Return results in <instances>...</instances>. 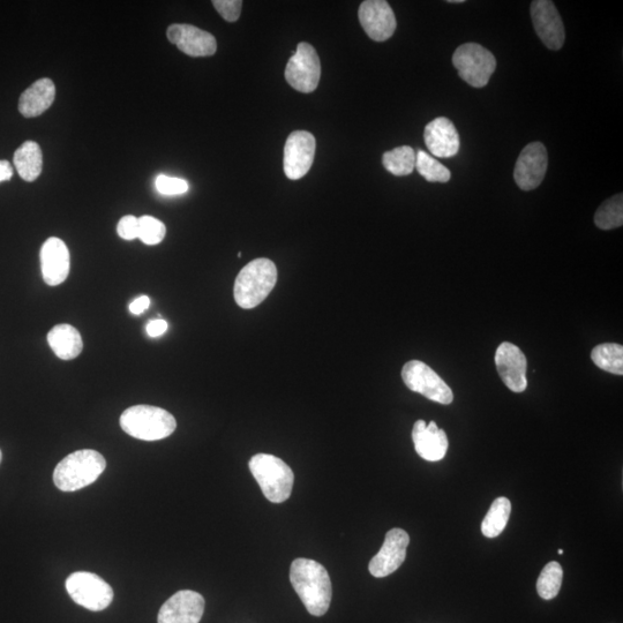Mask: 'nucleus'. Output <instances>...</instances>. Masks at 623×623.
I'll return each instance as SVG.
<instances>
[{
	"mask_svg": "<svg viewBox=\"0 0 623 623\" xmlns=\"http://www.w3.org/2000/svg\"><path fill=\"white\" fill-rule=\"evenodd\" d=\"M290 581L297 595L314 617H322L332 603L333 590L327 569L310 559H296L290 569Z\"/></svg>",
	"mask_w": 623,
	"mask_h": 623,
	"instance_id": "obj_1",
	"label": "nucleus"
},
{
	"mask_svg": "<svg viewBox=\"0 0 623 623\" xmlns=\"http://www.w3.org/2000/svg\"><path fill=\"white\" fill-rule=\"evenodd\" d=\"M105 468L107 461L96 450H77L58 463L54 472V482L60 491H79L95 483Z\"/></svg>",
	"mask_w": 623,
	"mask_h": 623,
	"instance_id": "obj_2",
	"label": "nucleus"
},
{
	"mask_svg": "<svg viewBox=\"0 0 623 623\" xmlns=\"http://www.w3.org/2000/svg\"><path fill=\"white\" fill-rule=\"evenodd\" d=\"M277 282V268L272 260L255 259L237 276L234 295L238 306L251 310L259 306L273 291Z\"/></svg>",
	"mask_w": 623,
	"mask_h": 623,
	"instance_id": "obj_3",
	"label": "nucleus"
},
{
	"mask_svg": "<svg viewBox=\"0 0 623 623\" xmlns=\"http://www.w3.org/2000/svg\"><path fill=\"white\" fill-rule=\"evenodd\" d=\"M120 426L135 439L157 441L170 437L177 429V422L167 410L153 405H134L120 416Z\"/></svg>",
	"mask_w": 623,
	"mask_h": 623,
	"instance_id": "obj_4",
	"label": "nucleus"
},
{
	"mask_svg": "<svg viewBox=\"0 0 623 623\" xmlns=\"http://www.w3.org/2000/svg\"><path fill=\"white\" fill-rule=\"evenodd\" d=\"M250 470L270 502L282 504L290 498L295 483L294 471L279 457L255 455L250 461Z\"/></svg>",
	"mask_w": 623,
	"mask_h": 623,
	"instance_id": "obj_5",
	"label": "nucleus"
},
{
	"mask_svg": "<svg viewBox=\"0 0 623 623\" xmlns=\"http://www.w3.org/2000/svg\"><path fill=\"white\" fill-rule=\"evenodd\" d=\"M453 64L460 77L472 87L483 88L497 69V59L492 52L477 43H465L457 48Z\"/></svg>",
	"mask_w": 623,
	"mask_h": 623,
	"instance_id": "obj_6",
	"label": "nucleus"
},
{
	"mask_svg": "<svg viewBox=\"0 0 623 623\" xmlns=\"http://www.w3.org/2000/svg\"><path fill=\"white\" fill-rule=\"evenodd\" d=\"M66 590L75 603L89 611H103L114 600V590L100 576L93 573L72 574L66 581Z\"/></svg>",
	"mask_w": 623,
	"mask_h": 623,
	"instance_id": "obj_7",
	"label": "nucleus"
},
{
	"mask_svg": "<svg viewBox=\"0 0 623 623\" xmlns=\"http://www.w3.org/2000/svg\"><path fill=\"white\" fill-rule=\"evenodd\" d=\"M402 379L405 386L433 402L448 405L453 403V390L429 365L420 360H410L403 366Z\"/></svg>",
	"mask_w": 623,
	"mask_h": 623,
	"instance_id": "obj_8",
	"label": "nucleus"
},
{
	"mask_svg": "<svg viewBox=\"0 0 623 623\" xmlns=\"http://www.w3.org/2000/svg\"><path fill=\"white\" fill-rule=\"evenodd\" d=\"M321 78V63L318 52L309 43H299L285 69L288 84L300 93L309 94L318 88Z\"/></svg>",
	"mask_w": 623,
	"mask_h": 623,
	"instance_id": "obj_9",
	"label": "nucleus"
},
{
	"mask_svg": "<svg viewBox=\"0 0 623 623\" xmlns=\"http://www.w3.org/2000/svg\"><path fill=\"white\" fill-rule=\"evenodd\" d=\"M315 149L317 142L313 134L306 131L292 132L284 147L285 176L291 180L303 178L312 167Z\"/></svg>",
	"mask_w": 623,
	"mask_h": 623,
	"instance_id": "obj_10",
	"label": "nucleus"
},
{
	"mask_svg": "<svg viewBox=\"0 0 623 623\" xmlns=\"http://www.w3.org/2000/svg\"><path fill=\"white\" fill-rule=\"evenodd\" d=\"M549 165V155L542 142H531L517 159L514 179L523 191L536 190L543 183Z\"/></svg>",
	"mask_w": 623,
	"mask_h": 623,
	"instance_id": "obj_11",
	"label": "nucleus"
},
{
	"mask_svg": "<svg viewBox=\"0 0 623 623\" xmlns=\"http://www.w3.org/2000/svg\"><path fill=\"white\" fill-rule=\"evenodd\" d=\"M530 11L536 33L546 47L554 51L564 47L565 26L554 3L550 0H535Z\"/></svg>",
	"mask_w": 623,
	"mask_h": 623,
	"instance_id": "obj_12",
	"label": "nucleus"
},
{
	"mask_svg": "<svg viewBox=\"0 0 623 623\" xmlns=\"http://www.w3.org/2000/svg\"><path fill=\"white\" fill-rule=\"evenodd\" d=\"M360 25L375 42H385L395 33L394 11L385 0H365L359 7Z\"/></svg>",
	"mask_w": 623,
	"mask_h": 623,
	"instance_id": "obj_13",
	"label": "nucleus"
},
{
	"mask_svg": "<svg viewBox=\"0 0 623 623\" xmlns=\"http://www.w3.org/2000/svg\"><path fill=\"white\" fill-rule=\"evenodd\" d=\"M495 365L502 381L514 393H523L528 387L527 357L513 343L504 342L499 345L495 354Z\"/></svg>",
	"mask_w": 623,
	"mask_h": 623,
	"instance_id": "obj_14",
	"label": "nucleus"
},
{
	"mask_svg": "<svg viewBox=\"0 0 623 623\" xmlns=\"http://www.w3.org/2000/svg\"><path fill=\"white\" fill-rule=\"evenodd\" d=\"M409 543L410 537L407 531L402 529L388 531L384 545L370 562L371 575L382 579L396 572L407 558Z\"/></svg>",
	"mask_w": 623,
	"mask_h": 623,
	"instance_id": "obj_15",
	"label": "nucleus"
},
{
	"mask_svg": "<svg viewBox=\"0 0 623 623\" xmlns=\"http://www.w3.org/2000/svg\"><path fill=\"white\" fill-rule=\"evenodd\" d=\"M205 612V599L192 590L178 591L164 603L159 623H199Z\"/></svg>",
	"mask_w": 623,
	"mask_h": 623,
	"instance_id": "obj_16",
	"label": "nucleus"
},
{
	"mask_svg": "<svg viewBox=\"0 0 623 623\" xmlns=\"http://www.w3.org/2000/svg\"><path fill=\"white\" fill-rule=\"evenodd\" d=\"M167 36L187 56L209 57L215 55L217 50V42L212 34L191 25H171Z\"/></svg>",
	"mask_w": 623,
	"mask_h": 623,
	"instance_id": "obj_17",
	"label": "nucleus"
},
{
	"mask_svg": "<svg viewBox=\"0 0 623 623\" xmlns=\"http://www.w3.org/2000/svg\"><path fill=\"white\" fill-rule=\"evenodd\" d=\"M41 270L45 283L57 287L69 277L71 270L70 251L62 239L51 237L41 249Z\"/></svg>",
	"mask_w": 623,
	"mask_h": 623,
	"instance_id": "obj_18",
	"label": "nucleus"
},
{
	"mask_svg": "<svg viewBox=\"0 0 623 623\" xmlns=\"http://www.w3.org/2000/svg\"><path fill=\"white\" fill-rule=\"evenodd\" d=\"M424 140L432 155L441 159H450L460 150V135L452 120L439 117L427 124Z\"/></svg>",
	"mask_w": 623,
	"mask_h": 623,
	"instance_id": "obj_19",
	"label": "nucleus"
},
{
	"mask_svg": "<svg viewBox=\"0 0 623 623\" xmlns=\"http://www.w3.org/2000/svg\"><path fill=\"white\" fill-rule=\"evenodd\" d=\"M412 440L417 454L425 461L438 462L445 459L449 447L447 434L434 422L427 425L424 420H418L412 430Z\"/></svg>",
	"mask_w": 623,
	"mask_h": 623,
	"instance_id": "obj_20",
	"label": "nucleus"
},
{
	"mask_svg": "<svg viewBox=\"0 0 623 623\" xmlns=\"http://www.w3.org/2000/svg\"><path fill=\"white\" fill-rule=\"evenodd\" d=\"M55 97L54 81L48 78L37 80L20 96V114L26 118L39 117L51 107Z\"/></svg>",
	"mask_w": 623,
	"mask_h": 623,
	"instance_id": "obj_21",
	"label": "nucleus"
},
{
	"mask_svg": "<svg viewBox=\"0 0 623 623\" xmlns=\"http://www.w3.org/2000/svg\"><path fill=\"white\" fill-rule=\"evenodd\" d=\"M48 343L55 355L63 360H72L79 357L84 349L78 329L71 325H58L48 334Z\"/></svg>",
	"mask_w": 623,
	"mask_h": 623,
	"instance_id": "obj_22",
	"label": "nucleus"
},
{
	"mask_svg": "<svg viewBox=\"0 0 623 623\" xmlns=\"http://www.w3.org/2000/svg\"><path fill=\"white\" fill-rule=\"evenodd\" d=\"M13 163L19 176L28 183L35 182L42 174L43 154L39 144L35 141H26L13 156Z\"/></svg>",
	"mask_w": 623,
	"mask_h": 623,
	"instance_id": "obj_23",
	"label": "nucleus"
},
{
	"mask_svg": "<svg viewBox=\"0 0 623 623\" xmlns=\"http://www.w3.org/2000/svg\"><path fill=\"white\" fill-rule=\"evenodd\" d=\"M510 513H512V504L507 498L501 497L494 500L482 523L483 535L487 538L500 536L506 529Z\"/></svg>",
	"mask_w": 623,
	"mask_h": 623,
	"instance_id": "obj_24",
	"label": "nucleus"
},
{
	"mask_svg": "<svg viewBox=\"0 0 623 623\" xmlns=\"http://www.w3.org/2000/svg\"><path fill=\"white\" fill-rule=\"evenodd\" d=\"M382 164L394 176H408L416 169V152L410 146L397 147L382 156Z\"/></svg>",
	"mask_w": 623,
	"mask_h": 623,
	"instance_id": "obj_25",
	"label": "nucleus"
},
{
	"mask_svg": "<svg viewBox=\"0 0 623 623\" xmlns=\"http://www.w3.org/2000/svg\"><path fill=\"white\" fill-rule=\"evenodd\" d=\"M591 359L600 370L615 375L623 374V347L620 344L597 345L591 352Z\"/></svg>",
	"mask_w": 623,
	"mask_h": 623,
	"instance_id": "obj_26",
	"label": "nucleus"
},
{
	"mask_svg": "<svg viewBox=\"0 0 623 623\" xmlns=\"http://www.w3.org/2000/svg\"><path fill=\"white\" fill-rule=\"evenodd\" d=\"M595 223L599 229L612 230L623 224V195H614L600 206L595 214Z\"/></svg>",
	"mask_w": 623,
	"mask_h": 623,
	"instance_id": "obj_27",
	"label": "nucleus"
},
{
	"mask_svg": "<svg viewBox=\"0 0 623 623\" xmlns=\"http://www.w3.org/2000/svg\"><path fill=\"white\" fill-rule=\"evenodd\" d=\"M562 580H564V570L559 562H549L543 572L540 573L537 582V591L540 598L545 600L554 599L559 595Z\"/></svg>",
	"mask_w": 623,
	"mask_h": 623,
	"instance_id": "obj_28",
	"label": "nucleus"
},
{
	"mask_svg": "<svg viewBox=\"0 0 623 623\" xmlns=\"http://www.w3.org/2000/svg\"><path fill=\"white\" fill-rule=\"evenodd\" d=\"M416 169L430 183H448L452 174L444 164L433 156L419 150L416 154Z\"/></svg>",
	"mask_w": 623,
	"mask_h": 623,
	"instance_id": "obj_29",
	"label": "nucleus"
},
{
	"mask_svg": "<svg viewBox=\"0 0 623 623\" xmlns=\"http://www.w3.org/2000/svg\"><path fill=\"white\" fill-rule=\"evenodd\" d=\"M167 228L153 216H142L139 219L138 238L146 245H157L163 242Z\"/></svg>",
	"mask_w": 623,
	"mask_h": 623,
	"instance_id": "obj_30",
	"label": "nucleus"
},
{
	"mask_svg": "<svg viewBox=\"0 0 623 623\" xmlns=\"http://www.w3.org/2000/svg\"><path fill=\"white\" fill-rule=\"evenodd\" d=\"M155 185L157 191L164 195L184 194L190 187L184 179L164 175L157 177Z\"/></svg>",
	"mask_w": 623,
	"mask_h": 623,
	"instance_id": "obj_31",
	"label": "nucleus"
},
{
	"mask_svg": "<svg viewBox=\"0 0 623 623\" xmlns=\"http://www.w3.org/2000/svg\"><path fill=\"white\" fill-rule=\"evenodd\" d=\"M213 5L221 17L228 22H236L242 13V0H214Z\"/></svg>",
	"mask_w": 623,
	"mask_h": 623,
	"instance_id": "obj_32",
	"label": "nucleus"
},
{
	"mask_svg": "<svg viewBox=\"0 0 623 623\" xmlns=\"http://www.w3.org/2000/svg\"><path fill=\"white\" fill-rule=\"evenodd\" d=\"M117 232L120 238L133 240L138 238L139 219L133 215L122 217L117 225Z\"/></svg>",
	"mask_w": 623,
	"mask_h": 623,
	"instance_id": "obj_33",
	"label": "nucleus"
},
{
	"mask_svg": "<svg viewBox=\"0 0 623 623\" xmlns=\"http://www.w3.org/2000/svg\"><path fill=\"white\" fill-rule=\"evenodd\" d=\"M168 322L163 319L150 320L146 330L150 337H160L168 330Z\"/></svg>",
	"mask_w": 623,
	"mask_h": 623,
	"instance_id": "obj_34",
	"label": "nucleus"
},
{
	"mask_svg": "<svg viewBox=\"0 0 623 623\" xmlns=\"http://www.w3.org/2000/svg\"><path fill=\"white\" fill-rule=\"evenodd\" d=\"M150 306V299L148 296H140L137 299H134L130 304V312L134 315H140L148 310Z\"/></svg>",
	"mask_w": 623,
	"mask_h": 623,
	"instance_id": "obj_35",
	"label": "nucleus"
},
{
	"mask_svg": "<svg viewBox=\"0 0 623 623\" xmlns=\"http://www.w3.org/2000/svg\"><path fill=\"white\" fill-rule=\"evenodd\" d=\"M13 177V168L9 161H0V183L9 182Z\"/></svg>",
	"mask_w": 623,
	"mask_h": 623,
	"instance_id": "obj_36",
	"label": "nucleus"
},
{
	"mask_svg": "<svg viewBox=\"0 0 623 623\" xmlns=\"http://www.w3.org/2000/svg\"><path fill=\"white\" fill-rule=\"evenodd\" d=\"M449 3H452V4H462L464 2H463V0H450Z\"/></svg>",
	"mask_w": 623,
	"mask_h": 623,
	"instance_id": "obj_37",
	"label": "nucleus"
},
{
	"mask_svg": "<svg viewBox=\"0 0 623 623\" xmlns=\"http://www.w3.org/2000/svg\"><path fill=\"white\" fill-rule=\"evenodd\" d=\"M2 461H3V453H2V450H0V463H2Z\"/></svg>",
	"mask_w": 623,
	"mask_h": 623,
	"instance_id": "obj_38",
	"label": "nucleus"
},
{
	"mask_svg": "<svg viewBox=\"0 0 623 623\" xmlns=\"http://www.w3.org/2000/svg\"><path fill=\"white\" fill-rule=\"evenodd\" d=\"M559 554H560V555H561V554H564V551H562V550H559Z\"/></svg>",
	"mask_w": 623,
	"mask_h": 623,
	"instance_id": "obj_39",
	"label": "nucleus"
}]
</instances>
